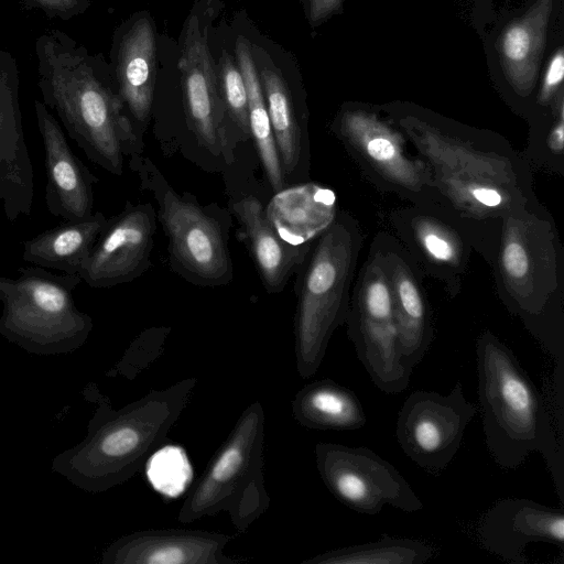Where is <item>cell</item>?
<instances>
[{"label": "cell", "mask_w": 564, "mask_h": 564, "mask_svg": "<svg viewBox=\"0 0 564 564\" xmlns=\"http://www.w3.org/2000/svg\"><path fill=\"white\" fill-rule=\"evenodd\" d=\"M434 554L431 544L411 538L382 535L375 542L343 546L317 554L303 564H423Z\"/></svg>", "instance_id": "cell-29"}, {"label": "cell", "mask_w": 564, "mask_h": 564, "mask_svg": "<svg viewBox=\"0 0 564 564\" xmlns=\"http://www.w3.org/2000/svg\"><path fill=\"white\" fill-rule=\"evenodd\" d=\"M228 534L203 530L148 529L134 532L109 550L108 560L120 564H239L227 556Z\"/></svg>", "instance_id": "cell-20"}, {"label": "cell", "mask_w": 564, "mask_h": 564, "mask_svg": "<svg viewBox=\"0 0 564 564\" xmlns=\"http://www.w3.org/2000/svg\"><path fill=\"white\" fill-rule=\"evenodd\" d=\"M111 74L117 93L139 135L152 109L156 74V39L148 13L133 15L117 29L111 48Z\"/></svg>", "instance_id": "cell-19"}, {"label": "cell", "mask_w": 564, "mask_h": 564, "mask_svg": "<svg viewBox=\"0 0 564 564\" xmlns=\"http://www.w3.org/2000/svg\"><path fill=\"white\" fill-rule=\"evenodd\" d=\"M181 73L186 121L198 143L213 155H225L230 150L224 123L226 109L219 93L214 61L207 41V30L193 12L182 31Z\"/></svg>", "instance_id": "cell-15"}, {"label": "cell", "mask_w": 564, "mask_h": 564, "mask_svg": "<svg viewBox=\"0 0 564 564\" xmlns=\"http://www.w3.org/2000/svg\"><path fill=\"white\" fill-rule=\"evenodd\" d=\"M564 76V52L557 48L550 58L538 94V105L551 107L563 95L562 82Z\"/></svg>", "instance_id": "cell-34"}, {"label": "cell", "mask_w": 564, "mask_h": 564, "mask_svg": "<svg viewBox=\"0 0 564 564\" xmlns=\"http://www.w3.org/2000/svg\"><path fill=\"white\" fill-rule=\"evenodd\" d=\"M144 467L151 486L169 498L181 496L193 479L188 456L177 445L161 446L150 456Z\"/></svg>", "instance_id": "cell-30"}, {"label": "cell", "mask_w": 564, "mask_h": 564, "mask_svg": "<svg viewBox=\"0 0 564 564\" xmlns=\"http://www.w3.org/2000/svg\"><path fill=\"white\" fill-rule=\"evenodd\" d=\"M171 330L170 326L151 327L141 332L134 339L127 351V357H130L131 361L137 362V372L145 368L163 352Z\"/></svg>", "instance_id": "cell-33"}, {"label": "cell", "mask_w": 564, "mask_h": 564, "mask_svg": "<svg viewBox=\"0 0 564 564\" xmlns=\"http://www.w3.org/2000/svg\"><path fill=\"white\" fill-rule=\"evenodd\" d=\"M477 538L487 552L512 564H525L531 542L564 546V513L525 498L496 501L481 516Z\"/></svg>", "instance_id": "cell-17"}, {"label": "cell", "mask_w": 564, "mask_h": 564, "mask_svg": "<svg viewBox=\"0 0 564 564\" xmlns=\"http://www.w3.org/2000/svg\"><path fill=\"white\" fill-rule=\"evenodd\" d=\"M336 203L330 188L307 183L276 192L264 209L282 240L293 247L310 248L336 218Z\"/></svg>", "instance_id": "cell-22"}, {"label": "cell", "mask_w": 564, "mask_h": 564, "mask_svg": "<svg viewBox=\"0 0 564 564\" xmlns=\"http://www.w3.org/2000/svg\"><path fill=\"white\" fill-rule=\"evenodd\" d=\"M0 202L4 215L9 221H13L19 215V189L11 167L3 152L0 150Z\"/></svg>", "instance_id": "cell-36"}, {"label": "cell", "mask_w": 564, "mask_h": 564, "mask_svg": "<svg viewBox=\"0 0 564 564\" xmlns=\"http://www.w3.org/2000/svg\"><path fill=\"white\" fill-rule=\"evenodd\" d=\"M391 115L429 166L443 202L478 232L491 264L503 217L536 198L527 159L501 138L414 112Z\"/></svg>", "instance_id": "cell-1"}, {"label": "cell", "mask_w": 564, "mask_h": 564, "mask_svg": "<svg viewBox=\"0 0 564 564\" xmlns=\"http://www.w3.org/2000/svg\"><path fill=\"white\" fill-rule=\"evenodd\" d=\"M372 246L379 253L389 282L402 361L413 370L425 356L434 336L421 271L392 235L378 234Z\"/></svg>", "instance_id": "cell-16"}, {"label": "cell", "mask_w": 564, "mask_h": 564, "mask_svg": "<svg viewBox=\"0 0 564 564\" xmlns=\"http://www.w3.org/2000/svg\"><path fill=\"white\" fill-rule=\"evenodd\" d=\"M236 58L247 88L250 137L254 141L267 178L276 193L286 187V178L280 164L251 44L246 37H238L236 42Z\"/></svg>", "instance_id": "cell-28"}, {"label": "cell", "mask_w": 564, "mask_h": 564, "mask_svg": "<svg viewBox=\"0 0 564 564\" xmlns=\"http://www.w3.org/2000/svg\"><path fill=\"white\" fill-rule=\"evenodd\" d=\"M18 273L0 275L1 330L29 338L87 334L91 321L76 308L73 296L82 282L78 274H54L37 265L21 267Z\"/></svg>", "instance_id": "cell-11"}, {"label": "cell", "mask_w": 564, "mask_h": 564, "mask_svg": "<svg viewBox=\"0 0 564 564\" xmlns=\"http://www.w3.org/2000/svg\"><path fill=\"white\" fill-rule=\"evenodd\" d=\"M230 210L238 220L265 291L281 292L312 246L297 248L282 240L271 227L263 205L252 195L231 200Z\"/></svg>", "instance_id": "cell-21"}, {"label": "cell", "mask_w": 564, "mask_h": 564, "mask_svg": "<svg viewBox=\"0 0 564 564\" xmlns=\"http://www.w3.org/2000/svg\"><path fill=\"white\" fill-rule=\"evenodd\" d=\"M196 383V378H186L169 388L151 390L112 415L90 449V462L101 485L124 481L145 466L163 446Z\"/></svg>", "instance_id": "cell-8"}, {"label": "cell", "mask_w": 564, "mask_h": 564, "mask_svg": "<svg viewBox=\"0 0 564 564\" xmlns=\"http://www.w3.org/2000/svg\"><path fill=\"white\" fill-rule=\"evenodd\" d=\"M292 414L302 426L321 431H355L367 423L356 393L332 379L303 387L292 401Z\"/></svg>", "instance_id": "cell-27"}, {"label": "cell", "mask_w": 564, "mask_h": 564, "mask_svg": "<svg viewBox=\"0 0 564 564\" xmlns=\"http://www.w3.org/2000/svg\"><path fill=\"white\" fill-rule=\"evenodd\" d=\"M553 0H536L510 22L497 40V51L507 82L520 97L534 89L545 47Z\"/></svg>", "instance_id": "cell-23"}, {"label": "cell", "mask_w": 564, "mask_h": 564, "mask_svg": "<svg viewBox=\"0 0 564 564\" xmlns=\"http://www.w3.org/2000/svg\"><path fill=\"white\" fill-rule=\"evenodd\" d=\"M552 122L543 139L528 143L522 153L533 169H544L564 174V96L561 95L550 107Z\"/></svg>", "instance_id": "cell-31"}, {"label": "cell", "mask_w": 564, "mask_h": 564, "mask_svg": "<svg viewBox=\"0 0 564 564\" xmlns=\"http://www.w3.org/2000/svg\"><path fill=\"white\" fill-rule=\"evenodd\" d=\"M50 19L68 21L83 14L94 0H23Z\"/></svg>", "instance_id": "cell-35"}, {"label": "cell", "mask_w": 564, "mask_h": 564, "mask_svg": "<svg viewBox=\"0 0 564 564\" xmlns=\"http://www.w3.org/2000/svg\"><path fill=\"white\" fill-rule=\"evenodd\" d=\"M34 52L42 102L93 163L122 175L124 158L141 155L143 143L117 93L110 66L58 29L43 32Z\"/></svg>", "instance_id": "cell-2"}, {"label": "cell", "mask_w": 564, "mask_h": 564, "mask_svg": "<svg viewBox=\"0 0 564 564\" xmlns=\"http://www.w3.org/2000/svg\"><path fill=\"white\" fill-rule=\"evenodd\" d=\"M388 221L420 271L443 283L452 297L460 291L471 251L487 260L478 232L443 200L393 209Z\"/></svg>", "instance_id": "cell-10"}, {"label": "cell", "mask_w": 564, "mask_h": 564, "mask_svg": "<svg viewBox=\"0 0 564 564\" xmlns=\"http://www.w3.org/2000/svg\"><path fill=\"white\" fill-rule=\"evenodd\" d=\"M158 226L151 203L126 202L107 218L78 275L88 286L109 289L140 278L151 267Z\"/></svg>", "instance_id": "cell-14"}, {"label": "cell", "mask_w": 564, "mask_h": 564, "mask_svg": "<svg viewBox=\"0 0 564 564\" xmlns=\"http://www.w3.org/2000/svg\"><path fill=\"white\" fill-rule=\"evenodd\" d=\"M315 462L332 495L358 513L373 516L386 505L409 513L423 508L399 470L370 448L321 442Z\"/></svg>", "instance_id": "cell-12"}, {"label": "cell", "mask_w": 564, "mask_h": 564, "mask_svg": "<svg viewBox=\"0 0 564 564\" xmlns=\"http://www.w3.org/2000/svg\"><path fill=\"white\" fill-rule=\"evenodd\" d=\"M478 400L486 447L503 469L539 453L564 500V456L544 398L514 354L492 332L476 341Z\"/></svg>", "instance_id": "cell-4"}, {"label": "cell", "mask_w": 564, "mask_h": 564, "mask_svg": "<svg viewBox=\"0 0 564 564\" xmlns=\"http://www.w3.org/2000/svg\"><path fill=\"white\" fill-rule=\"evenodd\" d=\"M217 80L227 116L243 139L250 138L246 83L237 61L226 51L219 57Z\"/></svg>", "instance_id": "cell-32"}, {"label": "cell", "mask_w": 564, "mask_h": 564, "mask_svg": "<svg viewBox=\"0 0 564 564\" xmlns=\"http://www.w3.org/2000/svg\"><path fill=\"white\" fill-rule=\"evenodd\" d=\"M106 220L101 212L84 220H64L25 240L22 259L47 270L78 274Z\"/></svg>", "instance_id": "cell-26"}, {"label": "cell", "mask_w": 564, "mask_h": 564, "mask_svg": "<svg viewBox=\"0 0 564 564\" xmlns=\"http://www.w3.org/2000/svg\"><path fill=\"white\" fill-rule=\"evenodd\" d=\"M46 170L45 204L63 220H84L94 212V185L98 178L75 155L62 127L48 108L34 101Z\"/></svg>", "instance_id": "cell-18"}, {"label": "cell", "mask_w": 564, "mask_h": 564, "mask_svg": "<svg viewBox=\"0 0 564 564\" xmlns=\"http://www.w3.org/2000/svg\"><path fill=\"white\" fill-rule=\"evenodd\" d=\"M362 245L358 220L338 212L295 272V360L303 379L317 372L333 333L346 322Z\"/></svg>", "instance_id": "cell-5"}, {"label": "cell", "mask_w": 564, "mask_h": 564, "mask_svg": "<svg viewBox=\"0 0 564 564\" xmlns=\"http://www.w3.org/2000/svg\"><path fill=\"white\" fill-rule=\"evenodd\" d=\"M457 381L448 394L416 390L397 417L395 437L402 452L429 474H441L458 452L465 431L478 413Z\"/></svg>", "instance_id": "cell-13"}, {"label": "cell", "mask_w": 564, "mask_h": 564, "mask_svg": "<svg viewBox=\"0 0 564 564\" xmlns=\"http://www.w3.org/2000/svg\"><path fill=\"white\" fill-rule=\"evenodd\" d=\"M129 165L138 173L142 187L155 198L158 221L169 240L172 270L197 286L230 283L234 264L227 224L191 194H178L149 158L142 154L131 158Z\"/></svg>", "instance_id": "cell-7"}, {"label": "cell", "mask_w": 564, "mask_h": 564, "mask_svg": "<svg viewBox=\"0 0 564 564\" xmlns=\"http://www.w3.org/2000/svg\"><path fill=\"white\" fill-rule=\"evenodd\" d=\"M306 18L312 26H316L337 13L344 0H302Z\"/></svg>", "instance_id": "cell-37"}, {"label": "cell", "mask_w": 564, "mask_h": 564, "mask_svg": "<svg viewBox=\"0 0 564 564\" xmlns=\"http://www.w3.org/2000/svg\"><path fill=\"white\" fill-rule=\"evenodd\" d=\"M330 129L378 188L411 204L443 200L429 166L408 151L406 138L391 120L361 107H346Z\"/></svg>", "instance_id": "cell-9"}, {"label": "cell", "mask_w": 564, "mask_h": 564, "mask_svg": "<svg viewBox=\"0 0 564 564\" xmlns=\"http://www.w3.org/2000/svg\"><path fill=\"white\" fill-rule=\"evenodd\" d=\"M345 324L357 357L376 387L389 394L403 391L412 369L402 361L394 321L371 319L349 311Z\"/></svg>", "instance_id": "cell-24"}, {"label": "cell", "mask_w": 564, "mask_h": 564, "mask_svg": "<svg viewBox=\"0 0 564 564\" xmlns=\"http://www.w3.org/2000/svg\"><path fill=\"white\" fill-rule=\"evenodd\" d=\"M258 75L280 164L286 178L308 167L310 142L306 117L299 111L291 89L279 72L271 65L264 64Z\"/></svg>", "instance_id": "cell-25"}, {"label": "cell", "mask_w": 564, "mask_h": 564, "mask_svg": "<svg viewBox=\"0 0 564 564\" xmlns=\"http://www.w3.org/2000/svg\"><path fill=\"white\" fill-rule=\"evenodd\" d=\"M264 412L248 405L204 473L189 489L177 519L189 523L221 511L245 532L270 506L263 477Z\"/></svg>", "instance_id": "cell-6"}, {"label": "cell", "mask_w": 564, "mask_h": 564, "mask_svg": "<svg viewBox=\"0 0 564 564\" xmlns=\"http://www.w3.org/2000/svg\"><path fill=\"white\" fill-rule=\"evenodd\" d=\"M497 294L564 368V252L555 223L534 198L508 213L494 260Z\"/></svg>", "instance_id": "cell-3"}]
</instances>
